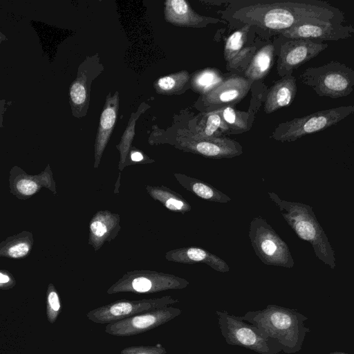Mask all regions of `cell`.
I'll return each instance as SVG.
<instances>
[{
	"label": "cell",
	"mask_w": 354,
	"mask_h": 354,
	"mask_svg": "<svg viewBox=\"0 0 354 354\" xmlns=\"http://www.w3.org/2000/svg\"><path fill=\"white\" fill-rule=\"evenodd\" d=\"M235 20L277 33L304 23L344 21V12L326 1L292 0L257 3L243 6L234 13Z\"/></svg>",
	"instance_id": "6da1fadb"
},
{
	"label": "cell",
	"mask_w": 354,
	"mask_h": 354,
	"mask_svg": "<svg viewBox=\"0 0 354 354\" xmlns=\"http://www.w3.org/2000/svg\"><path fill=\"white\" fill-rule=\"evenodd\" d=\"M268 196L297 236L308 242L313 246L316 257L334 269L336 263L333 249L312 207L283 200L272 192H269Z\"/></svg>",
	"instance_id": "7a4b0ae2"
},
{
	"label": "cell",
	"mask_w": 354,
	"mask_h": 354,
	"mask_svg": "<svg viewBox=\"0 0 354 354\" xmlns=\"http://www.w3.org/2000/svg\"><path fill=\"white\" fill-rule=\"evenodd\" d=\"M222 336L227 344L241 346L259 354H276L279 342L255 325L225 310H216Z\"/></svg>",
	"instance_id": "3957f363"
},
{
	"label": "cell",
	"mask_w": 354,
	"mask_h": 354,
	"mask_svg": "<svg viewBox=\"0 0 354 354\" xmlns=\"http://www.w3.org/2000/svg\"><path fill=\"white\" fill-rule=\"evenodd\" d=\"M299 79L317 95L335 99L353 91L354 70L337 61H330L322 66L307 68Z\"/></svg>",
	"instance_id": "277c9868"
},
{
	"label": "cell",
	"mask_w": 354,
	"mask_h": 354,
	"mask_svg": "<svg viewBox=\"0 0 354 354\" xmlns=\"http://www.w3.org/2000/svg\"><path fill=\"white\" fill-rule=\"evenodd\" d=\"M353 113V105L319 111L280 123L272 132L271 137L280 142H293L306 135L333 126Z\"/></svg>",
	"instance_id": "5b68a950"
},
{
	"label": "cell",
	"mask_w": 354,
	"mask_h": 354,
	"mask_svg": "<svg viewBox=\"0 0 354 354\" xmlns=\"http://www.w3.org/2000/svg\"><path fill=\"white\" fill-rule=\"evenodd\" d=\"M248 236L252 247L261 262L268 266L292 268L295 262L286 243L281 239L266 220L253 218Z\"/></svg>",
	"instance_id": "8992f818"
},
{
	"label": "cell",
	"mask_w": 354,
	"mask_h": 354,
	"mask_svg": "<svg viewBox=\"0 0 354 354\" xmlns=\"http://www.w3.org/2000/svg\"><path fill=\"white\" fill-rule=\"evenodd\" d=\"M189 282L174 274L141 270L125 274L107 290L108 294L119 292L156 293L185 288Z\"/></svg>",
	"instance_id": "52a82bcc"
},
{
	"label": "cell",
	"mask_w": 354,
	"mask_h": 354,
	"mask_svg": "<svg viewBox=\"0 0 354 354\" xmlns=\"http://www.w3.org/2000/svg\"><path fill=\"white\" fill-rule=\"evenodd\" d=\"M180 302L171 296L139 300L120 299L88 311L86 316L96 324H110L133 315L168 307Z\"/></svg>",
	"instance_id": "ba28073f"
},
{
	"label": "cell",
	"mask_w": 354,
	"mask_h": 354,
	"mask_svg": "<svg viewBox=\"0 0 354 354\" xmlns=\"http://www.w3.org/2000/svg\"><path fill=\"white\" fill-rule=\"evenodd\" d=\"M173 141L178 149L208 158H232L243 153L242 146L234 140L223 136L202 138L187 129H178Z\"/></svg>",
	"instance_id": "9c48e42d"
},
{
	"label": "cell",
	"mask_w": 354,
	"mask_h": 354,
	"mask_svg": "<svg viewBox=\"0 0 354 354\" xmlns=\"http://www.w3.org/2000/svg\"><path fill=\"white\" fill-rule=\"evenodd\" d=\"M181 313L182 310L178 308L168 306L108 324L104 330L115 337L133 336L159 327L179 316Z\"/></svg>",
	"instance_id": "30bf717a"
},
{
	"label": "cell",
	"mask_w": 354,
	"mask_h": 354,
	"mask_svg": "<svg viewBox=\"0 0 354 354\" xmlns=\"http://www.w3.org/2000/svg\"><path fill=\"white\" fill-rule=\"evenodd\" d=\"M327 44L308 39H291L279 48L277 71L282 77L292 75L294 70L310 61L328 48Z\"/></svg>",
	"instance_id": "8fae6325"
},
{
	"label": "cell",
	"mask_w": 354,
	"mask_h": 354,
	"mask_svg": "<svg viewBox=\"0 0 354 354\" xmlns=\"http://www.w3.org/2000/svg\"><path fill=\"white\" fill-rule=\"evenodd\" d=\"M252 82L246 77L232 75L203 95L202 104L214 111L239 102L248 94Z\"/></svg>",
	"instance_id": "7c38bea8"
},
{
	"label": "cell",
	"mask_w": 354,
	"mask_h": 354,
	"mask_svg": "<svg viewBox=\"0 0 354 354\" xmlns=\"http://www.w3.org/2000/svg\"><path fill=\"white\" fill-rule=\"evenodd\" d=\"M286 39L338 41L354 35V27L335 23H304L279 32Z\"/></svg>",
	"instance_id": "4fadbf2b"
},
{
	"label": "cell",
	"mask_w": 354,
	"mask_h": 354,
	"mask_svg": "<svg viewBox=\"0 0 354 354\" xmlns=\"http://www.w3.org/2000/svg\"><path fill=\"white\" fill-rule=\"evenodd\" d=\"M164 17L166 21L174 26L187 28H203L221 21L218 19L198 15L185 0L165 1Z\"/></svg>",
	"instance_id": "5bb4252c"
},
{
	"label": "cell",
	"mask_w": 354,
	"mask_h": 354,
	"mask_svg": "<svg viewBox=\"0 0 354 354\" xmlns=\"http://www.w3.org/2000/svg\"><path fill=\"white\" fill-rule=\"evenodd\" d=\"M165 259L171 262L194 264L203 263L212 269L221 272H227L230 267L221 257L197 247H184L168 251Z\"/></svg>",
	"instance_id": "9a60e30c"
},
{
	"label": "cell",
	"mask_w": 354,
	"mask_h": 354,
	"mask_svg": "<svg viewBox=\"0 0 354 354\" xmlns=\"http://www.w3.org/2000/svg\"><path fill=\"white\" fill-rule=\"evenodd\" d=\"M297 91L296 79L292 75L282 77L270 87L267 93L264 111L271 113L283 107L290 106Z\"/></svg>",
	"instance_id": "2e32d148"
},
{
	"label": "cell",
	"mask_w": 354,
	"mask_h": 354,
	"mask_svg": "<svg viewBox=\"0 0 354 354\" xmlns=\"http://www.w3.org/2000/svg\"><path fill=\"white\" fill-rule=\"evenodd\" d=\"M174 176L183 187L202 199L221 203L232 201L229 196L201 180L179 173H174Z\"/></svg>",
	"instance_id": "e0dca14e"
},
{
	"label": "cell",
	"mask_w": 354,
	"mask_h": 354,
	"mask_svg": "<svg viewBox=\"0 0 354 354\" xmlns=\"http://www.w3.org/2000/svg\"><path fill=\"white\" fill-rule=\"evenodd\" d=\"M192 132L199 137L212 138L222 137L225 133L230 134V131L220 110L216 109L198 115L195 130Z\"/></svg>",
	"instance_id": "ac0fdd59"
},
{
	"label": "cell",
	"mask_w": 354,
	"mask_h": 354,
	"mask_svg": "<svg viewBox=\"0 0 354 354\" xmlns=\"http://www.w3.org/2000/svg\"><path fill=\"white\" fill-rule=\"evenodd\" d=\"M274 50V46L268 44L257 51L245 71V77L252 81L264 78L273 64Z\"/></svg>",
	"instance_id": "d6986e66"
},
{
	"label": "cell",
	"mask_w": 354,
	"mask_h": 354,
	"mask_svg": "<svg viewBox=\"0 0 354 354\" xmlns=\"http://www.w3.org/2000/svg\"><path fill=\"white\" fill-rule=\"evenodd\" d=\"M118 105V95L107 101L100 118V127L96 140V158H100L115 124Z\"/></svg>",
	"instance_id": "ffe728a7"
},
{
	"label": "cell",
	"mask_w": 354,
	"mask_h": 354,
	"mask_svg": "<svg viewBox=\"0 0 354 354\" xmlns=\"http://www.w3.org/2000/svg\"><path fill=\"white\" fill-rule=\"evenodd\" d=\"M147 190L154 200L171 212L185 214L192 209L191 205L180 194L165 186H147Z\"/></svg>",
	"instance_id": "44dd1931"
},
{
	"label": "cell",
	"mask_w": 354,
	"mask_h": 354,
	"mask_svg": "<svg viewBox=\"0 0 354 354\" xmlns=\"http://www.w3.org/2000/svg\"><path fill=\"white\" fill-rule=\"evenodd\" d=\"M225 79L220 71L207 67L195 71L190 81L192 89L203 95L213 90Z\"/></svg>",
	"instance_id": "7402d4cb"
},
{
	"label": "cell",
	"mask_w": 354,
	"mask_h": 354,
	"mask_svg": "<svg viewBox=\"0 0 354 354\" xmlns=\"http://www.w3.org/2000/svg\"><path fill=\"white\" fill-rule=\"evenodd\" d=\"M189 73L186 70L180 71L160 77L154 83L157 93L162 95L179 93L190 80Z\"/></svg>",
	"instance_id": "603a6c76"
},
{
	"label": "cell",
	"mask_w": 354,
	"mask_h": 354,
	"mask_svg": "<svg viewBox=\"0 0 354 354\" xmlns=\"http://www.w3.org/2000/svg\"><path fill=\"white\" fill-rule=\"evenodd\" d=\"M218 109L220 110L224 122L230 129V133H241L250 129L248 113L237 111L232 106H226Z\"/></svg>",
	"instance_id": "cb8c5ba5"
},
{
	"label": "cell",
	"mask_w": 354,
	"mask_h": 354,
	"mask_svg": "<svg viewBox=\"0 0 354 354\" xmlns=\"http://www.w3.org/2000/svg\"><path fill=\"white\" fill-rule=\"evenodd\" d=\"M250 27V25L245 24L227 37L224 47V58L227 63L230 62L243 49Z\"/></svg>",
	"instance_id": "d4e9b609"
},
{
	"label": "cell",
	"mask_w": 354,
	"mask_h": 354,
	"mask_svg": "<svg viewBox=\"0 0 354 354\" xmlns=\"http://www.w3.org/2000/svg\"><path fill=\"white\" fill-rule=\"evenodd\" d=\"M46 314L50 324H54L62 312L59 293L53 283H49L46 295Z\"/></svg>",
	"instance_id": "484cf974"
},
{
	"label": "cell",
	"mask_w": 354,
	"mask_h": 354,
	"mask_svg": "<svg viewBox=\"0 0 354 354\" xmlns=\"http://www.w3.org/2000/svg\"><path fill=\"white\" fill-rule=\"evenodd\" d=\"M110 219L97 216L92 221L90 226L91 234L95 241L100 242L106 239L111 230Z\"/></svg>",
	"instance_id": "4316f807"
},
{
	"label": "cell",
	"mask_w": 354,
	"mask_h": 354,
	"mask_svg": "<svg viewBox=\"0 0 354 354\" xmlns=\"http://www.w3.org/2000/svg\"><path fill=\"white\" fill-rule=\"evenodd\" d=\"M166 348L160 343L153 346H131L120 351V354H166Z\"/></svg>",
	"instance_id": "83f0119b"
},
{
	"label": "cell",
	"mask_w": 354,
	"mask_h": 354,
	"mask_svg": "<svg viewBox=\"0 0 354 354\" xmlns=\"http://www.w3.org/2000/svg\"><path fill=\"white\" fill-rule=\"evenodd\" d=\"M30 245L26 241H18L10 245L6 254L12 258H20L26 256L30 251Z\"/></svg>",
	"instance_id": "f1b7e54d"
},
{
	"label": "cell",
	"mask_w": 354,
	"mask_h": 354,
	"mask_svg": "<svg viewBox=\"0 0 354 354\" xmlns=\"http://www.w3.org/2000/svg\"><path fill=\"white\" fill-rule=\"evenodd\" d=\"M256 48L254 47H247L243 48L238 55L234 57L230 62L227 63V69L228 71L237 68L245 60L250 57H253L255 54Z\"/></svg>",
	"instance_id": "f546056e"
},
{
	"label": "cell",
	"mask_w": 354,
	"mask_h": 354,
	"mask_svg": "<svg viewBox=\"0 0 354 354\" xmlns=\"http://www.w3.org/2000/svg\"><path fill=\"white\" fill-rule=\"evenodd\" d=\"M70 94L75 104H82L86 100L85 88L80 82H76L71 86Z\"/></svg>",
	"instance_id": "4dcf8cb0"
},
{
	"label": "cell",
	"mask_w": 354,
	"mask_h": 354,
	"mask_svg": "<svg viewBox=\"0 0 354 354\" xmlns=\"http://www.w3.org/2000/svg\"><path fill=\"white\" fill-rule=\"evenodd\" d=\"M17 188L21 194L30 196L38 189V185L34 180L24 178L17 183Z\"/></svg>",
	"instance_id": "1f68e13d"
},
{
	"label": "cell",
	"mask_w": 354,
	"mask_h": 354,
	"mask_svg": "<svg viewBox=\"0 0 354 354\" xmlns=\"http://www.w3.org/2000/svg\"><path fill=\"white\" fill-rule=\"evenodd\" d=\"M16 282L15 279L8 273L1 272L0 273V288L1 290H8L12 288Z\"/></svg>",
	"instance_id": "d6a6232c"
},
{
	"label": "cell",
	"mask_w": 354,
	"mask_h": 354,
	"mask_svg": "<svg viewBox=\"0 0 354 354\" xmlns=\"http://www.w3.org/2000/svg\"><path fill=\"white\" fill-rule=\"evenodd\" d=\"M131 158L134 162H140L144 160V156L139 151H133L131 154Z\"/></svg>",
	"instance_id": "836d02e7"
}]
</instances>
